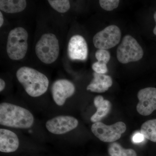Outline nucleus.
<instances>
[{
    "mask_svg": "<svg viewBox=\"0 0 156 156\" xmlns=\"http://www.w3.org/2000/svg\"><path fill=\"white\" fill-rule=\"evenodd\" d=\"M92 69L95 73L104 74L108 72L107 64L100 62H96L92 65Z\"/></svg>",
    "mask_w": 156,
    "mask_h": 156,
    "instance_id": "obj_21",
    "label": "nucleus"
},
{
    "mask_svg": "<svg viewBox=\"0 0 156 156\" xmlns=\"http://www.w3.org/2000/svg\"><path fill=\"white\" fill-rule=\"evenodd\" d=\"M93 80L87 87V90L92 92L102 93L108 90L112 85V80L110 76L94 72Z\"/></svg>",
    "mask_w": 156,
    "mask_h": 156,
    "instance_id": "obj_13",
    "label": "nucleus"
},
{
    "mask_svg": "<svg viewBox=\"0 0 156 156\" xmlns=\"http://www.w3.org/2000/svg\"><path fill=\"white\" fill-rule=\"evenodd\" d=\"M154 17L156 25L155 26L154 28L153 32L154 34L155 35H156V11L155 12L154 14Z\"/></svg>",
    "mask_w": 156,
    "mask_h": 156,
    "instance_id": "obj_25",
    "label": "nucleus"
},
{
    "mask_svg": "<svg viewBox=\"0 0 156 156\" xmlns=\"http://www.w3.org/2000/svg\"><path fill=\"white\" fill-rule=\"evenodd\" d=\"M19 146V140L17 134L7 129H0V151L2 152L15 151Z\"/></svg>",
    "mask_w": 156,
    "mask_h": 156,
    "instance_id": "obj_12",
    "label": "nucleus"
},
{
    "mask_svg": "<svg viewBox=\"0 0 156 156\" xmlns=\"http://www.w3.org/2000/svg\"><path fill=\"white\" fill-rule=\"evenodd\" d=\"M35 53L43 63L50 64L56 61L59 54V43L55 34H44L37 42Z\"/></svg>",
    "mask_w": 156,
    "mask_h": 156,
    "instance_id": "obj_4",
    "label": "nucleus"
},
{
    "mask_svg": "<svg viewBox=\"0 0 156 156\" xmlns=\"http://www.w3.org/2000/svg\"><path fill=\"white\" fill-rule=\"evenodd\" d=\"M5 87V83L2 79H0V91L2 92Z\"/></svg>",
    "mask_w": 156,
    "mask_h": 156,
    "instance_id": "obj_23",
    "label": "nucleus"
},
{
    "mask_svg": "<svg viewBox=\"0 0 156 156\" xmlns=\"http://www.w3.org/2000/svg\"><path fill=\"white\" fill-rule=\"evenodd\" d=\"M119 0H100L99 4L102 9L107 11H111L119 6Z\"/></svg>",
    "mask_w": 156,
    "mask_h": 156,
    "instance_id": "obj_19",
    "label": "nucleus"
},
{
    "mask_svg": "<svg viewBox=\"0 0 156 156\" xmlns=\"http://www.w3.org/2000/svg\"><path fill=\"white\" fill-rule=\"evenodd\" d=\"M4 22V17L2 12H0V27L2 26Z\"/></svg>",
    "mask_w": 156,
    "mask_h": 156,
    "instance_id": "obj_24",
    "label": "nucleus"
},
{
    "mask_svg": "<svg viewBox=\"0 0 156 156\" xmlns=\"http://www.w3.org/2000/svg\"><path fill=\"white\" fill-rule=\"evenodd\" d=\"M141 133L145 138L156 142V119L150 120L145 122L140 128Z\"/></svg>",
    "mask_w": 156,
    "mask_h": 156,
    "instance_id": "obj_16",
    "label": "nucleus"
},
{
    "mask_svg": "<svg viewBox=\"0 0 156 156\" xmlns=\"http://www.w3.org/2000/svg\"><path fill=\"white\" fill-rule=\"evenodd\" d=\"M144 51L133 37L126 35L117 50V59L123 64L139 61L142 58Z\"/></svg>",
    "mask_w": 156,
    "mask_h": 156,
    "instance_id": "obj_5",
    "label": "nucleus"
},
{
    "mask_svg": "<svg viewBox=\"0 0 156 156\" xmlns=\"http://www.w3.org/2000/svg\"><path fill=\"white\" fill-rule=\"evenodd\" d=\"M94 103L97 108V111L91 117V121L93 123L100 122L109 113L111 108V103L109 101L104 99L101 95L95 97Z\"/></svg>",
    "mask_w": 156,
    "mask_h": 156,
    "instance_id": "obj_14",
    "label": "nucleus"
},
{
    "mask_svg": "<svg viewBox=\"0 0 156 156\" xmlns=\"http://www.w3.org/2000/svg\"><path fill=\"white\" fill-rule=\"evenodd\" d=\"M145 139V137L143 134L140 132H136L132 136V140L135 144H139L143 142Z\"/></svg>",
    "mask_w": 156,
    "mask_h": 156,
    "instance_id": "obj_22",
    "label": "nucleus"
},
{
    "mask_svg": "<svg viewBox=\"0 0 156 156\" xmlns=\"http://www.w3.org/2000/svg\"><path fill=\"white\" fill-rule=\"evenodd\" d=\"M48 2L53 9L59 13H66L70 8L69 1L68 0H49Z\"/></svg>",
    "mask_w": 156,
    "mask_h": 156,
    "instance_id": "obj_18",
    "label": "nucleus"
},
{
    "mask_svg": "<svg viewBox=\"0 0 156 156\" xmlns=\"http://www.w3.org/2000/svg\"><path fill=\"white\" fill-rule=\"evenodd\" d=\"M108 152L110 156H137L132 149H125L118 143H112L109 145Z\"/></svg>",
    "mask_w": 156,
    "mask_h": 156,
    "instance_id": "obj_17",
    "label": "nucleus"
},
{
    "mask_svg": "<svg viewBox=\"0 0 156 156\" xmlns=\"http://www.w3.org/2000/svg\"><path fill=\"white\" fill-rule=\"evenodd\" d=\"M34 122L33 115L28 110L7 102L0 105V124L2 126L27 129Z\"/></svg>",
    "mask_w": 156,
    "mask_h": 156,
    "instance_id": "obj_1",
    "label": "nucleus"
},
{
    "mask_svg": "<svg viewBox=\"0 0 156 156\" xmlns=\"http://www.w3.org/2000/svg\"><path fill=\"white\" fill-rule=\"evenodd\" d=\"M51 91L55 103L59 106H62L65 103L67 98L73 95L75 92V87L70 81L61 79L53 83Z\"/></svg>",
    "mask_w": 156,
    "mask_h": 156,
    "instance_id": "obj_10",
    "label": "nucleus"
},
{
    "mask_svg": "<svg viewBox=\"0 0 156 156\" xmlns=\"http://www.w3.org/2000/svg\"><path fill=\"white\" fill-rule=\"evenodd\" d=\"M16 76L30 96L37 97L48 90L49 81L46 76L32 68L23 66L17 70Z\"/></svg>",
    "mask_w": 156,
    "mask_h": 156,
    "instance_id": "obj_2",
    "label": "nucleus"
},
{
    "mask_svg": "<svg viewBox=\"0 0 156 156\" xmlns=\"http://www.w3.org/2000/svg\"><path fill=\"white\" fill-rule=\"evenodd\" d=\"M68 54L72 60L84 61L87 59L88 45L83 37L76 35L71 38L68 46Z\"/></svg>",
    "mask_w": 156,
    "mask_h": 156,
    "instance_id": "obj_11",
    "label": "nucleus"
},
{
    "mask_svg": "<svg viewBox=\"0 0 156 156\" xmlns=\"http://www.w3.org/2000/svg\"><path fill=\"white\" fill-rule=\"evenodd\" d=\"M139 102L136 110L143 116L149 115L156 110V88L148 87L140 90L137 93Z\"/></svg>",
    "mask_w": 156,
    "mask_h": 156,
    "instance_id": "obj_8",
    "label": "nucleus"
},
{
    "mask_svg": "<svg viewBox=\"0 0 156 156\" xmlns=\"http://www.w3.org/2000/svg\"><path fill=\"white\" fill-rule=\"evenodd\" d=\"M78 120L69 116H58L48 120L46 128L51 133L62 134L73 130L77 127Z\"/></svg>",
    "mask_w": 156,
    "mask_h": 156,
    "instance_id": "obj_9",
    "label": "nucleus"
},
{
    "mask_svg": "<svg viewBox=\"0 0 156 156\" xmlns=\"http://www.w3.org/2000/svg\"><path fill=\"white\" fill-rule=\"evenodd\" d=\"M95 58L98 61L107 64L110 59V53L108 50L98 49L95 53Z\"/></svg>",
    "mask_w": 156,
    "mask_h": 156,
    "instance_id": "obj_20",
    "label": "nucleus"
},
{
    "mask_svg": "<svg viewBox=\"0 0 156 156\" xmlns=\"http://www.w3.org/2000/svg\"><path fill=\"white\" fill-rule=\"evenodd\" d=\"M121 38L119 28L116 25H110L95 34L93 42L97 49L107 50L119 44Z\"/></svg>",
    "mask_w": 156,
    "mask_h": 156,
    "instance_id": "obj_7",
    "label": "nucleus"
},
{
    "mask_svg": "<svg viewBox=\"0 0 156 156\" xmlns=\"http://www.w3.org/2000/svg\"><path fill=\"white\" fill-rule=\"evenodd\" d=\"M25 0H1L0 9L1 11L9 14L19 13L25 10L27 7Z\"/></svg>",
    "mask_w": 156,
    "mask_h": 156,
    "instance_id": "obj_15",
    "label": "nucleus"
},
{
    "mask_svg": "<svg viewBox=\"0 0 156 156\" xmlns=\"http://www.w3.org/2000/svg\"><path fill=\"white\" fill-rule=\"evenodd\" d=\"M28 33L23 27H16L10 31L6 46L9 58L19 60L25 57L28 50Z\"/></svg>",
    "mask_w": 156,
    "mask_h": 156,
    "instance_id": "obj_3",
    "label": "nucleus"
},
{
    "mask_svg": "<svg viewBox=\"0 0 156 156\" xmlns=\"http://www.w3.org/2000/svg\"><path fill=\"white\" fill-rule=\"evenodd\" d=\"M93 134L101 141L113 142L120 139L126 130V124L118 122L111 126H107L101 122L93 124L91 128Z\"/></svg>",
    "mask_w": 156,
    "mask_h": 156,
    "instance_id": "obj_6",
    "label": "nucleus"
}]
</instances>
